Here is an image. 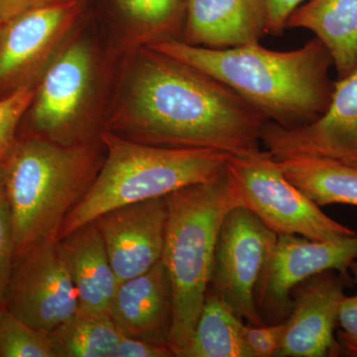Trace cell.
Returning a JSON list of instances; mask_svg holds the SVG:
<instances>
[{
	"mask_svg": "<svg viewBox=\"0 0 357 357\" xmlns=\"http://www.w3.org/2000/svg\"><path fill=\"white\" fill-rule=\"evenodd\" d=\"M285 321L266 326L244 325L243 335L252 357L276 356L285 333Z\"/></svg>",
	"mask_w": 357,
	"mask_h": 357,
	"instance_id": "26",
	"label": "cell"
},
{
	"mask_svg": "<svg viewBox=\"0 0 357 357\" xmlns=\"http://www.w3.org/2000/svg\"><path fill=\"white\" fill-rule=\"evenodd\" d=\"M6 159H0V191L4 189L6 184Z\"/></svg>",
	"mask_w": 357,
	"mask_h": 357,
	"instance_id": "31",
	"label": "cell"
},
{
	"mask_svg": "<svg viewBox=\"0 0 357 357\" xmlns=\"http://www.w3.org/2000/svg\"><path fill=\"white\" fill-rule=\"evenodd\" d=\"M105 157L93 184L65 218L58 241L126 204L161 198L225 173L231 155L204 148L144 144L112 131L100 135Z\"/></svg>",
	"mask_w": 357,
	"mask_h": 357,
	"instance_id": "4",
	"label": "cell"
},
{
	"mask_svg": "<svg viewBox=\"0 0 357 357\" xmlns=\"http://www.w3.org/2000/svg\"><path fill=\"white\" fill-rule=\"evenodd\" d=\"M345 298L344 278L335 271L321 272L296 286L292 310L278 357H330L342 354L335 335L340 306Z\"/></svg>",
	"mask_w": 357,
	"mask_h": 357,
	"instance_id": "13",
	"label": "cell"
},
{
	"mask_svg": "<svg viewBox=\"0 0 357 357\" xmlns=\"http://www.w3.org/2000/svg\"><path fill=\"white\" fill-rule=\"evenodd\" d=\"M36 91L29 82L0 98V159H6L15 145L16 128L31 107Z\"/></svg>",
	"mask_w": 357,
	"mask_h": 357,
	"instance_id": "24",
	"label": "cell"
},
{
	"mask_svg": "<svg viewBox=\"0 0 357 357\" xmlns=\"http://www.w3.org/2000/svg\"><path fill=\"white\" fill-rule=\"evenodd\" d=\"M82 13L79 0H52L0 25V88H20L55 55Z\"/></svg>",
	"mask_w": 357,
	"mask_h": 357,
	"instance_id": "11",
	"label": "cell"
},
{
	"mask_svg": "<svg viewBox=\"0 0 357 357\" xmlns=\"http://www.w3.org/2000/svg\"><path fill=\"white\" fill-rule=\"evenodd\" d=\"M165 197L126 204L93 220L117 281L128 280L160 261L165 243Z\"/></svg>",
	"mask_w": 357,
	"mask_h": 357,
	"instance_id": "14",
	"label": "cell"
},
{
	"mask_svg": "<svg viewBox=\"0 0 357 357\" xmlns=\"http://www.w3.org/2000/svg\"><path fill=\"white\" fill-rule=\"evenodd\" d=\"M0 357H55L49 333L33 328L0 306Z\"/></svg>",
	"mask_w": 357,
	"mask_h": 357,
	"instance_id": "23",
	"label": "cell"
},
{
	"mask_svg": "<svg viewBox=\"0 0 357 357\" xmlns=\"http://www.w3.org/2000/svg\"><path fill=\"white\" fill-rule=\"evenodd\" d=\"M349 272H351L352 277H354V280L357 285V260H354L349 265Z\"/></svg>",
	"mask_w": 357,
	"mask_h": 357,
	"instance_id": "32",
	"label": "cell"
},
{
	"mask_svg": "<svg viewBox=\"0 0 357 357\" xmlns=\"http://www.w3.org/2000/svg\"><path fill=\"white\" fill-rule=\"evenodd\" d=\"M267 122L222 82L145 46L109 131L155 146L236 156L259 149Z\"/></svg>",
	"mask_w": 357,
	"mask_h": 357,
	"instance_id": "1",
	"label": "cell"
},
{
	"mask_svg": "<svg viewBox=\"0 0 357 357\" xmlns=\"http://www.w3.org/2000/svg\"><path fill=\"white\" fill-rule=\"evenodd\" d=\"M243 319L208 287L191 340L178 357H252Z\"/></svg>",
	"mask_w": 357,
	"mask_h": 357,
	"instance_id": "20",
	"label": "cell"
},
{
	"mask_svg": "<svg viewBox=\"0 0 357 357\" xmlns=\"http://www.w3.org/2000/svg\"><path fill=\"white\" fill-rule=\"evenodd\" d=\"M314 33L326 47L338 79L357 66V0H306L288 18L286 29Z\"/></svg>",
	"mask_w": 357,
	"mask_h": 357,
	"instance_id": "18",
	"label": "cell"
},
{
	"mask_svg": "<svg viewBox=\"0 0 357 357\" xmlns=\"http://www.w3.org/2000/svg\"><path fill=\"white\" fill-rule=\"evenodd\" d=\"M167 218L162 262L173 296L168 345L180 356L191 340L210 286L218 232L239 204L225 173L165 197Z\"/></svg>",
	"mask_w": 357,
	"mask_h": 357,
	"instance_id": "5",
	"label": "cell"
},
{
	"mask_svg": "<svg viewBox=\"0 0 357 357\" xmlns=\"http://www.w3.org/2000/svg\"><path fill=\"white\" fill-rule=\"evenodd\" d=\"M119 13L148 42L175 38L184 28L185 0H115Z\"/></svg>",
	"mask_w": 357,
	"mask_h": 357,
	"instance_id": "22",
	"label": "cell"
},
{
	"mask_svg": "<svg viewBox=\"0 0 357 357\" xmlns=\"http://www.w3.org/2000/svg\"><path fill=\"white\" fill-rule=\"evenodd\" d=\"M59 243L76 288L79 310L109 312L119 281L96 223L79 227Z\"/></svg>",
	"mask_w": 357,
	"mask_h": 357,
	"instance_id": "17",
	"label": "cell"
},
{
	"mask_svg": "<svg viewBox=\"0 0 357 357\" xmlns=\"http://www.w3.org/2000/svg\"><path fill=\"white\" fill-rule=\"evenodd\" d=\"M52 0H0V21L2 23L14 16L24 13L34 7L43 6Z\"/></svg>",
	"mask_w": 357,
	"mask_h": 357,
	"instance_id": "30",
	"label": "cell"
},
{
	"mask_svg": "<svg viewBox=\"0 0 357 357\" xmlns=\"http://www.w3.org/2000/svg\"><path fill=\"white\" fill-rule=\"evenodd\" d=\"M277 236L241 206L227 213L218 232L208 287L249 325H266L256 289Z\"/></svg>",
	"mask_w": 357,
	"mask_h": 357,
	"instance_id": "7",
	"label": "cell"
},
{
	"mask_svg": "<svg viewBox=\"0 0 357 357\" xmlns=\"http://www.w3.org/2000/svg\"><path fill=\"white\" fill-rule=\"evenodd\" d=\"M225 175L241 206L250 211L277 236L335 241L357 234L326 215L292 184L266 149L230 156Z\"/></svg>",
	"mask_w": 357,
	"mask_h": 357,
	"instance_id": "6",
	"label": "cell"
},
{
	"mask_svg": "<svg viewBox=\"0 0 357 357\" xmlns=\"http://www.w3.org/2000/svg\"><path fill=\"white\" fill-rule=\"evenodd\" d=\"M306 0H265L267 6L268 34L278 36L286 30L291 14Z\"/></svg>",
	"mask_w": 357,
	"mask_h": 357,
	"instance_id": "29",
	"label": "cell"
},
{
	"mask_svg": "<svg viewBox=\"0 0 357 357\" xmlns=\"http://www.w3.org/2000/svg\"><path fill=\"white\" fill-rule=\"evenodd\" d=\"M337 323L342 328L337 340L342 351L357 357V295L345 296L340 306Z\"/></svg>",
	"mask_w": 357,
	"mask_h": 357,
	"instance_id": "27",
	"label": "cell"
},
{
	"mask_svg": "<svg viewBox=\"0 0 357 357\" xmlns=\"http://www.w3.org/2000/svg\"><path fill=\"white\" fill-rule=\"evenodd\" d=\"M15 262L13 223L6 191H0V306Z\"/></svg>",
	"mask_w": 357,
	"mask_h": 357,
	"instance_id": "25",
	"label": "cell"
},
{
	"mask_svg": "<svg viewBox=\"0 0 357 357\" xmlns=\"http://www.w3.org/2000/svg\"><path fill=\"white\" fill-rule=\"evenodd\" d=\"M268 34L265 0H185V43L229 49Z\"/></svg>",
	"mask_w": 357,
	"mask_h": 357,
	"instance_id": "16",
	"label": "cell"
},
{
	"mask_svg": "<svg viewBox=\"0 0 357 357\" xmlns=\"http://www.w3.org/2000/svg\"><path fill=\"white\" fill-rule=\"evenodd\" d=\"M357 260V234L335 241H319L279 234L256 289V304L265 323L285 321L292 310L296 286L321 272L349 276Z\"/></svg>",
	"mask_w": 357,
	"mask_h": 357,
	"instance_id": "9",
	"label": "cell"
},
{
	"mask_svg": "<svg viewBox=\"0 0 357 357\" xmlns=\"http://www.w3.org/2000/svg\"><path fill=\"white\" fill-rule=\"evenodd\" d=\"M277 161L286 178L319 206H357V168L319 157L295 156Z\"/></svg>",
	"mask_w": 357,
	"mask_h": 357,
	"instance_id": "19",
	"label": "cell"
},
{
	"mask_svg": "<svg viewBox=\"0 0 357 357\" xmlns=\"http://www.w3.org/2000/svg\"><path fill=\"white\" fill-rule=\"evenodd\" d=\"M93 57L86 42L69 45L45 73L32 102V121L45 139L74 145L75 132L88 103Z\"/></svg>",
	"mask_w": 357,
	"mask_h": 357,
	"instance_id": "12",
	"label": "cell"
},
{
	"mask_svg": "<svg viewBox=\"0 0 357 357\" xmlns=\"http://www.w3.org/2000/svg\"><path fill=\"white\" fill-rule=\"evenodd\" d=\"M91 145L45 138L16 142L6 159V191L15 259L29 249L58 241L70 211L83 199L102 163Z\"/></svg>",
	"mask_w": 357,
	"mask_h": 357,
	"instance_id": "3",
	"label": "cell"
},
{
	"mask_svg": "<svg viewBox=\"0 0 357 357\" xmlns=\"http://www.w3.org/2000/svg\"><path fill=\"white\" fill-rule=\"evenodd\" d=\"M2 307L45 333L53 332L79 311L59 241L38 244L15 259Z\"/></svg>",
	"mask_w": 357,
	"mask_h": 357,
	"instance_id": "8",
	"label": "cell"
},
{
	"mask_svg": "<svg viewBox=\"0 0 357 357\" xmlns=\"http://www.w3.org/2000/svg\"><path fill=\"white\" fill-rule=\"evenodd\" d=\"M49 335L55 357H116L121 337L109 312L82 310Z\"/></svg>",
	"mask_w": 357,
	"mask_h": 357,
	"instance_id": "21",
	"label": "cell"
},
{
	"mask_svg": "<svg viewBox=\"0 0 357 357\" xmlns=\"http://www.w3.org/2000/svg\"><path fill=\"white\" fill-rule=\"evenodd\" d=\"M109 314L121 335L168 344L173 296L162 260L144 273L119 283Z\"/></svg>",
	"mask_w": 357,
	"mask_h": 357,
	"instance_id": "15",
	"label": "cell"
},
{
	"mask_svg": "<svg viewBox=\"0 0 357 357\" xmlns=\"http://www.w3.org/2000/svg\"><path fill=\"white\" fill-rule=\"evenodd\" d=\"M0 25H1V21H0Z\"/></svg>",
	"mask_w": 357,
	"mask_h": 357,
	"instance_id": "33",
	"label": "cell"
},
{
	"mask_svg": "<svg viewBox=\"0 0 357 357\" xmlns=\"http://www.w3.org/2000/svg\"><path fill=\"white\" fill-rule=\"evenodd\" d=\"M146 47L222 82L281 128L314 121L332 96V58L316 37L292 51L270 50L259 42L210 49L175 38L150 42Z\"/></svg>",
	"mask_w": 357,
	"mask_h": 357,
	"instance_id": "2",
	"label": "cell"
},
{
	"mask_svg": "<svg viewBox=\"0 0 357 357\" xmlns=\"http://www.w3.org/2000/svg\"><path fill=\"white\" fill-rule=\"evenodd\" d=\"M175 356L168 344H154L138 338L121 335L116 357H172Z\"/></svg>",
	"mask_w": 357,
	"mask_h": 357,
	"instance_id": "28",
	"label": "cell"
},
{
	"mask_svg": "<svg viewBox=\"0 0 357 357\" xmlns=\"http://www.w3.org/2000/svg\"><path fill=\"white\" fill-rule=\"evenodd\" d=\"M261 144L276 160L319 157L357 168V66L333 83L330 102L318 119L295 128L268 121Z\"/></svg>",
	"mask_w": 357,
	"mask_h": 357,
	"instance_id": "10",
	"label": "cell"
}]
</instances>
